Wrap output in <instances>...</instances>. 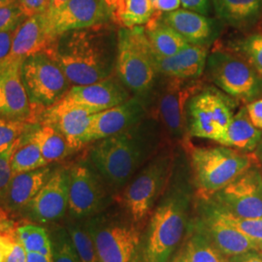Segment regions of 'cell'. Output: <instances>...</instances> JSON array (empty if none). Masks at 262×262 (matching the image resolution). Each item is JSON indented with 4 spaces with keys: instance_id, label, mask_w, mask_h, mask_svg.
Wrapping results in <instances>:
<instances>
[{
    "instance_id": "6da1fadb",
    "label": "cell",
    "mask_w": 262,
    "mask_h": 262,
    "mask_svg": "<svg viewBox=\"0 0 262 262\" xmlns=\"http://www.w3.org/2000/svg\"><path fill=\"white\" fill-rule=\"evenodd\" d=\"M195 189L189 161L176 154L168 187L152 210L143 233V261L168 262L187 237Z\"/></svg>"
},
{
    "instance_id": "7a4b0ae2",
    "label": "cell",
    "mask_w": 262,
    "mask_h": 262,
    "mask_svg": "<svg viewBox=\"0 0 262 262\" xmlns=\"http://www.w3.org/2000/svg\"><path fill=\"white\" fill-rule=\"evenodd\" d=\"M72 85L94 84L116 70L118 32L106 24L66 32L46 49Z\"/></svg>"
},
{
    "instance_id": "3957f363",
    "label": "cell",
    "mask_w": 262,
    "mask_h": 262,
    "mask_svg": "<svg viewBox=\"0 0 262 262\" xmlns=\"http://www.w3.org/2000/svg\"><path fill=\"white\" fill-rule=\"evenodd\" d=\"M89 161L108 188L120 191L158 154L160 128L149 116L116 135L94 142Z\"/></svg>"
},
{
    "instance_id": "277c9868",
    "label": "cell",
    "mask_w": 262,
    "mask_h": 262,
    "mask_svg": "<svg viewBox=\"0 0 262 262\" xmlns=\"http://www.w3.org/2000/svg\"><path fill=\"white\" fill-rule=\"evenodd\" d=\"M189 157V166L195 197L209 199L253 165L258 164L255 154L226 146L193 147L184 142Z\"/></svg>"
},
{
    "instance_id": "5b68a950",
    "label": "cell",
    "mask_w": 262,
    "mask_h": 262,
    "mask_svg": "<svg viewBox=\"0 0 262 262\" xmlns=\"http://www.w3.org/2000/svg\"><path fill=\"white\" fill-rule=\"evenodd\" d=\"M99 262L143 261V228L123 210L101 212L84 221Z\"/></svg>"
},
{
    "instance_id": "8992f818",
    "label": "cell",
    "mask_w": 262,
    "mask_h": 262,
    "mask_svg": "<svg viewBox=\"0 0 262 262\" xmlns=\"http://www.w3.org/2000/svg\"><path fill=\"white\" fill-rule=\"evenodd\" d=\"M116 71L133 96L140 97L150 105L159 74L143 26L118 30Z\"/></svg>"
},
{
    "instance_id": "52a82bcc",
    "label": "cell",
    "mask_w": 262,
    "mask_h": 262,
    "mask_svg": "<svg viewBox=\"0 0 262 262\" xmlns=\"http://www.w3.org/2000/svg\"><path fill=\"white\" fill-rule=\"evenodd\" d=\"M176 154L171 149L158 152L122 188L120 202L131 220L144 228L160 197L168 187Z\"/></svg>"
},
{
    "instance_id": "ba28073f",
    "label": "cell",
    "mask_w": 262,
    "mask_h": 262,
    "mask_svg": "<svg viewBox=\"0 0 262 262\" xmlns=\"http://www.w3.org/2000/svg\"><path fill=\"white\" fill-rule=\"evenodd\" d=\"M207 75L223 93L250 103L262 95V77L243 56L222 49L208 55Z\"/></svg>"
},
{
    "instance_id": "9c48e42d",
    "label": "cell",
    "mask_w": 262,
    "mask_h": 262,
    "mask_svg": "<svg viewBox=\"0 0 262 262\" xmlns=\"http://www.w3.org/2000/svg\"><path fill=\"white\" fill-rule=\"evenodd\" d=\"M21 81L32 112L47 110L70 90V82L56 60L47 52H39L24 59Z\"/></svg>"
},
{
    "instance_id": "30bf717a",
    "label": "cell",
    "mask_w": 262,
    "mask_h": 262,
    "mask_svg": "<svg viewBox=\"0 0 262 262\" xmlns=\"http://www.w3.org/2000/svg\"><path fill=\"white\" fill-rule=\"evenodd\" d=\"M107 186L90 161L68 169V212L76 221H85L105 211L110 200Z\"/></svg>"
},
{
    "instance_id": "8fae6325",
    "label": "cell",
    "mask_w": 262,
    "mask_h": 262,
    "mask_svg": "<svg viewBox=\"0 0 262 262\" xmlns=\"http://www.w3.org/2000/svg\"><path fill=\"white\" fill-rule=\"evenodd\" d=\"M209 200L220 210L240 217H262V171L258 164L245 171Z\"/></svg>"
},
{
    "instance_id": "7c38bea8",
    "label": "cell",
    "mask_w": 262,
    "mask_h": 262,
    "mask_svg": "<svg viewBox=\"0 0 262 262\" xmlns=\"http://www.w3.org/2000/svg\"><path fill=\"white\" fill-rule=\"evenodd\" d=\"M166 82L159 88L157 95V117L174 139L187 140V105L190 98L202 90L198 80L182 81L165 78ZM152 94V95H154Z\"/></svg>"
},
{
    "instance_id": "4fadbf2b",
    "label": "cell",
    "mask_w": 262,
    "mask_h": 262,
    "mask_svg": "<svg viewBox=\"0 0 262 262\" xmlns=\"http://www.w3.org/2000/svg\"><path fill=\"white\" fill-rule=\"evenodd\" d=\"M131 97L130 92L121 80L107 78L94 84L72 85L52 109H83L91 114L102 112L122 103Z\"/></svg>"
},
{
    "instance_id": "5bb4252c",
    "label": "cell",
    "mask_w": 262,
    "mask_h": 262,
    "mask_svg": "<svg viewBox=\"0 0 262 262\" xmlns=\"http://www.w3.org/2000/svg\"><path fill=\"white\" fill-rule=\"evenodd\" d=\"M48 30L53 42L66 32L92 28L111 20L102 0H68L53 14H47Z\"/></svg>"
},
{
    "instance_id": "9a60e30c",
    "label": "cell",
    "mask_w": 262,
    "mask_h": 262,
    "mask_svg": "<svg viewBox=\"0 0 262 262\" xmlns=\"http://www.w3.org/2000/svg\"><path fill=\"white\" fill-rule=\"evenodd\" d=\"M196 199L199 215L194 221L226 258L252 251L261 252V245L242 234L216 215L208 199Z\"/></svg>"
},
{
    "instance_id": "2e32d148",
    "label": "cell",
    "mask_w": 262,
    "mask_h": 262,
    "mask_svg": "<svg viewBox=\"0 0 262 262\" xmlns=\"http://www.w3.org/2000/svg\"><path fill=\"white\" fill-rule=\"evenodd\" d=\"M149 103L137 96L91 116L85 145L126 130L148 117Z\"/></svg>"
},
{
    "instance_id": "e0dca14e",
    "label": "cell",
    "mask_w": 262,
    "mask_h": 262,
    "mask_svg": "<svg viewBox=\"0 0 262 262\" xmlns=\"http://www.w3.org/2000/svg\"><path fill=\"white\" fill-rule=\"evenodd\" d=\"M23 61L8 56L0 62V119L27 122L33 114L21 81Z\"/></svg>"
},
{
    "instance_id": "ac0fdd59",
    "label": "cell",
    "mask_w": 262,
    "mask_h": 262,
    "mask_svg": "<svg viewBox=\"0 0 262 262\" xmlns=\"http://www.w3.org/2000/svg\"><path fill=\"white\" fill-rule=\"evenodd\" d=\"M28 206L33 217L40 223L62 217L68 210V170L59 168L53 172Z\"/></svg>"
},
{
    "instance_id": "d6986e66",
    "label": "cell",
    "mask_w": 262,
    "mask_h": 262,
    "mask_svg": "<svg viewBox=\"0 0 262 262\" xmlns=\"http://www.w3.org/2000/svg\"><path fill=\"white\" fill-rule=\"evenodd\" d=\"M206 46L189 45L174 56H159L152 52L154 61L159 76L168 79L194 81L203 74L206 67Z\"/></svg>"
},
{
    "instance_id": "ffe728a7",
    "label": "cell",
    "mask_w": 262,
    "mask_h": 262,
    "mask_svg": "<svg viewBox=\"0 0 262 262\" xmlns=\"http://www.w3.org/2000/svg\"><path fill=\"white\" fill-rule=\"evenodd\" d=\"M159 17L170 28L176 30L189 45L209 47L217 34L215 23L206 15L195 11L180 8L159 14Z\"/></svg>"
},
{
    "instance_id": "44dd1931",
    "label": "cell",
    "mask_w": 262,
    "mask_h": 262,
    "mask_svg": "<svg viewBox=\"0 0 262 262\" xmlns=\"http://www.w3.org/2000/svg\"><path fill=\"white\" fill-rule=\"evenodd\" d=\"M52 43L46 13L28 17L16 29L9 56L25 59L31 55L46 51Z\"/></svg>"
},
{
    "instance_id": "7402d4cb",
    "label": "cell",
    "mask_w": 262,
    "mask_h": 262,
    "mask_svg": "<svg viewBox=\"0 0 262 262\" xmlns=\"http://www.w3.org/2000/svg\"><path fill=\"white\" fill-rule=\"evenodd\" d=\"M187 130L192 137L215 141L221 145L223 135L215 122L209 100V91L202 89L194 94L187 105Z\"/></svg>"
},
{
    "instance_id": "603a6c76",
    "label": "cell",
    "mask_w": 262,
    "mask_h": 262,
    "mask_svg": "<svg viewBox=\"0 0 262 262\" xmlns=\"http://www.w3.org/2000/svg\"><path fill=\"white\" fill-rule=\"evenodd\" d=\"M91 114L83 109L70 108L45 110L44 122L55 125L66 137L70 148L78 150L85 145V136L91 122Z\"/></svg>"
},
{
    "instance_id": "cb8c5ba5",
    "label": "cell",
    "mask_w": 262,
    "mask_h": 262,
    "mask_svg": "<svg viewBox=\"0 0 262 262\" xmlns=\"http://www.w3.org/2000/svg\"><path fill=\"white\" fill-rule=\"evenodd\" d=\"M52 173V170L45 166L14 175L4 196L8 206L15 210L28 206L47 183Z\"/></svg>"
},
{
    "instance_id": "d4e9b609",
    "label": "cell",
    "mask_w": 262,
    "mask_h": 262,
    "mask_svg": "<svg viewBox=\"0 0 262 262\" xmlns=\"http://www.w3.org/2000/svg\"><path fill=\"white\" fill-rule=\"evenodd\" d=\"M216 15L235 28L251 27L259 19L262 0H210Z\"/></svg>"
},
{
    "instance_id": "484cf974",
    "label": "cell",
    "mask_w": 262,
    "mask_h": 262,
    "mask_svg": "<svg viewBox=\"0 0 262 262\" xmlns=\"http://www.w3.org/2000/svg\"><path fill=\"white\" fill-rule=\"evenodd\" d=\"M261 139L262 130L253 125L246 106H243L233 115L222 145L245 152H252L257 148Z\"/></svg>"
},
{
    "instance_id": "4316f807",
    "label": "cell",
    "mask_w": 262,
    "mask_h": 262,
    "mask_svg": "<svg viewBox=\"0 0 262 262\" xmlns=\"http://www.w3.org/2000/svg\"><path fill=\"white\" fill-rule=\"evenodd\" d=\"M159 14V13H158ZM145 33L149 40L154 54L159 56H171L189 46L187 41L176 30L170 28L156 12L151 19L145 25Z\"/></svg>"
},
{
    "instance_id": "83f0119b",
    "label": "cell",
    "mask_w": 262,
    "mask_h": 262,
    "mask_svg": "<svg viewBox=\"0 0 262 262\" xmlns=\"http://www.w3.org/2000/svg\"><path fill=\"white\" fill-rule=\"evenodd\" d=\"M28 137L37 144L48 163L64 159L70 152L74 151L61 132L49 122H43Z\"/></svg>"
},
{
    "instance_id": "f1b7e54d",
    "label": "cell",
    "mask_w": 262,
    "mask_h": 262,
    "mask_svg": "<svg viewBox=\"0 0 262 262\" xmlns=\"http://www.w3.org/2000/svg\"><path fill=\"white\" fill-rule=\"evenodd\" d=\"M185 243L189 262H226V257L208 238L194 219L189 225Z\"/></svg>"
},
{
    "instance_id": "f546056e",
    "label": "cell",
    "mask_w": 262,
    "mask_h": 262,
    "mask_svg": "<svg viewBox=\"0 0 262 262\" xmlns=\"http://www.w3.org/2000/svg\"><path fill=\"white\" fill-rule=\"evenodd\" d=\"M20 141L11 159L13 176L47 166L49 163L42 156L40 148L34 141L28 137L23 145Z\"/></svg>"
},
{
    "instance_id": "4dcf8cb0",
    "label": "cell",
    "mask_w": 262,
    "mask_h": 262,
    "mask_svg": "<svg viewBox=\"0 0 262 262\" xmlns=\"http://www.w3.org/2000/svg\"><path fill=\"white\" fill-rule=\"evenodd\" d=\"M82 222L73 220V222L68 223L66 229L71 237L81 262H99L94 240L84 223L82 224Z\"/></svg>"
},
{
    "instance_id": "1f68e13d",
    "label": "cell",
    "mask_w": 262,
    "mask_h": 262,
    "mask_svg": "<svg viewBox=\"0 0 262 262\" xmlns=\"http://www.w3.org/2000/svg\"><path fill=\"white\" fill-rule=\"evenodd\" d=\"M155 15L151 0H125L118 26L131 28L146 25Z\"/></svg>"
},
{
    "instance_id": "d6a6232c",
    "label": "cell",
    "mask_w": 262,
    "mask_h": 262,
    "mask_svg": "<svg viewBox=\"0 0 262 262\" xmlns=\"http://www.w3.org/2000/svg\"><path fill=\"white\" fill-rule=\"evenodd\" d=\"M208 91L210 105L215 118V122L223 135V143L227 127L234 115V100L229 95L227 96L225 93L219 92L214 88H208Z\"/></svg>"
},
{
    "instance_id": "836d02e7",
    "label": "cell",
    "mask_w": 262,
    "mask_h": 262,
    "mask_svg": "<svg viewBox=\"0 0 262 262\" xmlns=\"http://www.w3.org/2000/svg\"><path fill=\"white\" fill-rule=\"evenodd\" d=\"M18 242L21 244L26 252H36L46 255L52 254L51 238L47 231L36 225H25L17 230Z\"/></svg>"
},
{
    "instance_id": "e575fe53",
    "label": "cell",
    "mask_w": 262,
    "mask_h": 262,
    "mask_svg": "<svg viewBox=\"0 0 262 262\" xmlns=\"http://www.w3.org/2000/svg\"><path fill=\"white\" fill-rule=\"evenodd\" d=\"M209 200V199H208ZM210 201V200H209ZM215 214L226 224L236 228L239 232L262 246V217H240L220 210L210 201Z\"/></svg>"
},
{
    "instance_id": "d590c367",
    "label": "cell",
    "mask_w": 262,
    "mask_h": 262,
    "mask_svg": "<svg viewBox=\"0 0 262 262\" xmlns=\"http://www.w3.org/2000/svg\"><path fill=\"white\" fill-rule=\"evenodd\" d=\"M50 238L53 262H81L66 228H56Z\"/></svg>"
},
{
    "instance_id": "8d00e7d4",
    "label": "cell",
    "mask_w": 262,
    "mask_h": 262,
    "mask_svg": "<svg viewBox=\"0 0 262 262\" xmlns=\"http://www.w3.org/2000/svg\"><path fill=\"white\" fill-rule=\"evenodd\" d=\"M236 48L240 56L262 77V33H253L240 40Z\"/></svg>"
},
{
    "instance_id": "74e56055",
    "label": "cell",
    "mask_w": 262,
    "mask_h": 262,
    "mask_svg": "<svg viewBox=\"0 0 262 262\" xmlns=\"http://www.w3.org/2000/svg\"><path fill=\"white\" fill-rule=\"evenodd\" d=\"M28 127V123L24 121H10L0 119V152L9 149Z\"/></svg>"
},
{
    "instance_id": "f35d334b",
    "label": "cell",
    "mask_w": 262,
    "mask_h": 262,
    "mask_svg": "<svg viewBox=\"0 0 262 262\" xmlns=\"http://www.w3.org/2000/svg\"><path fill=\"white\" fill-rule=\"evenodd\" d=\"M25 18L27 17L20 9L18 2L0 6V31L18 28Z\"/></svg>"
},
{
    "instance_id": "ab89813d",
    "label": "cell",
    "mask_w": 262,
    "mask_h": 262,
    "mask_svg": "<svg viewBox=\"0 0 262 262\" xmlns=\"http://www.w3.org/2000/svg\"><path fill=\"white\" fill-rule=\"evenodd\" d=\"M20 139L12 145L9 149L0 152V197L5 196L9 187L11 180L13 178V172L11 168V159L16 150Z\"/></svg>"
},
{
    "instance_id": "60d3db41",
    "label": "cell",
    "mask_w": 262,
    "mask_h": 262,
    "mask_svg": "<svg viewBox=\"0 0 262 262\" xmlns=\"http://www.w3.org/2000/svg\"><path fill=\"white\" fill-rule=\"evenodd\" d=\"M19 7L26 17H31L38 14L46 13L51 0H17Z\"/></svg>"
},
{
    "instance_id": "b9f144b4",
    "label": "cell",
    "mask_w": 262,
    "mask_h": 262,
    "mask_svg": "<svg viewBox=\"0 0 262 262\" xmlns=\"http://www.w3.org/2000/svg\"><path fill=\"white\" fill-rule=\"evenodd\" d=\"M249 118L253 125L262 130V98H257L246 105Z\"/></svg>"
},
{
    "instance_id": "7bdbcfd3",
    "label": "cell",
    "mask_w": 262,
    "mask_h": 262,
    "mask_svg": "<svg viewBox=\"0 0 262 262\" xmlns=\"http://www.w3.org/2000/svg\"><path fill=\"white\" fill-rule=\"evenodd\" d=\"M16 29L0 31V62L5 60L11 54L13 39L16 32Z\"/></svg>"
},
{
    "instance_id": "ee69618b",
    "label": "cell",
    "mask_w": 262,
    "mask_h": 262,
    "mask_svg": "<svg viewBox=\"0 0 262 262\" xmlns=\"http://www.w3.org/2000/svg\"><path fill=\"white\" fill-rule=\"evenodd\" d=\"M151 4L155 12L159 14L176 11L182 6L181 0H151Z\"/></svg>"
},
{
    "instance_id": "f6af8a7d",
    "label": "cell",
    "mask_w": 262,
    "mask_h": 262,
    "mask_svg": "<svg viewBox=\"0 0 262 262\" xmlns=\"http://www.w3.org/2000/svg\"><path fill=\"white\" fill-rule=\"evenodd\" d=\"M106 8L110 14V18L115 24L118 25L120 16L124 8L125 0H102Z\"/></svg>"
},
{
    "instance_id": "bcb514c9",
    "label": "cell",
    "mask_w": 262,
    "mask_h": 262,
    "mask_svg": "<svg viewBox=\"0 0 262 262\" xmlns=\"http://www.w3.org/2000/svg\"><path fill=\"white\" fill-rule=\"evenodd\" d=\"M185 9L195 11L203 15H208L210 11V0H181Z\"/></svg>"
},
{
    "instance_id": "7dc6e473",
    "label": "cell",
    "mask_w": 262,
    "mask_h": 262,
    "mask_svg": "<svg viewBox=\"0 0 262 262\" xmlns=\"http://www.w3.org/2000/svg\"><path fill=\"white\" fill-rule=\"evenodd\" d=\"M2 232L3 231L0 232V262L5 261L15 245V241L11 238V236L3 234Z\"/></svg>"
},
{
    "instance_id": "c3c4849f",
    "label": "cell",
    "mask_w": 262,
    "mask_h": 262,
    "mask_svg": "<svg viewBox=\"0 0 262 262\" xmlns=\"http://www.w3.org/2000/svg\"><path fill=\"white\" fill-rule=\"evenodd\" d=\"M226 262H262V253L258 251H252L231 257H227Z\"/></svg>"
},
{
    "instance_id": "681fc988",
    "label": "cell",
    "mask_w": 262,
    "mask_h": 262,
    "mask_svg": "<svg viewBox=\"0 0 262 262\" xmlns=\"http://www.w3.org/2000/svg\"><path fill=\"white\" fill-rule=\"evenodd\" d=\"M4 262H27V252L19 242H15L12 252Z\"/></svg>"
},
{
    "instance_id": "f907efd6",
    "label": "cell",
    "mask_w": 262,
    "mask_h": 262,
    "mask_svg": "<svg viewBox=\"0 0 262 262\" xmlns=\"http://www.w3.org/2000/svg\"><path fill=\"white\" fill-rule=\"evenodd\" d=\"M168 262H189L185 241L181 245V248H179L177 252L173 254Z\"/></svg>"
},
{
    "instance_id": "816d5d0a",
    "label": "cell",
    "mask_w": 262,
    "mask_h": 262,
    "mask_svg": "<svg viewBox=\"0 0 262 262\" xmlns=\"http://www.w3.org/2000/svg\"><path fill=\"white\" fill-rule=\"evenodd\" d=\"M27 262H53L51 255H46L36 252H27Z\"/></svg>"
},
{
    "instance_id": "f5cc1de1",
    "label": "cell",
    "mask_w": 262,
    "mask_h": 262,
    "mask_svg": "<svg viewBox=\"0 0 262 262\" xmlns=\"http://www.w3.org/2000/svg\"><path fill=\"white\" fill-rule=\"evenodd\" d=\"M68 0H51L50 6L48 9L47 14H53L58 9H60Z\"/></svg>"
},
{
    "instance_id": "db71d44e",
    "label": "cell",
    "mask_w": 262,
    "mask_h": 262,
    "mask_svg": "<svg viewBox=\"0 0 262 262\" xmlns=\"http://www.w3.org/2000/svg\"><path fill=\"white\" fill-rule=\"evenodd\" d=\"M254 154H255L256 158L258 159V161L262 163V139L260 140V142H259L257 148L255 149V152H254Z\"/></svg>"
},
{
    "instance_id": "11a10c76",
    "label": "cell",
    "mask_w": 262,
    "mask_h": 262,
    "mask_svg": "<svg viewBox=\"0 0 262 262\" xmlns=\"http://www.w3.org/2000/svg\"><path fill=\"white\" fill-rule=\"evenodd\" d=\"M14 2H17V0H0V6L8 5V4L14 3Z\"/></svg>"
},
{
    "instance_id": "9f6ffc18",
    "label": "cell",
    "mask_w": 262,
    "mask_h": 262,
    "mask_svg": "<svg viewBox=\"0 0 262 262\" xmlns=\"http://www.w3.org/2000/svg\"><path fill=\"white\" fill-rule=\"evenodd\" d=\"M9 226V225L7 224H3V223H0V230H3V229H5L6 227H8Z\"/></svg>"
},
{
    "instance_id": "6f0895ef",
    "label": "cell",
    "mask_w": 262,
    "mask_h": 262,
    "mask_svg": "<svg viewBox=\"0 0 262 262\" xmlns=\"http://www.w3.org/2000/svg\"><path fill=\"white\" fill-rule=\"evenodd\" d=\"M261 253H262V251H261Z\"/></svg>"
}]
</instances>
